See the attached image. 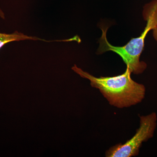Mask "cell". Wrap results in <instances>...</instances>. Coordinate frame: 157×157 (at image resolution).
Instances as JSON below:
<instances>
[{
  "label": "cell",
  "mask_w": 157,
  "mask_h": 157,
  "mask_svg": "<svg viewBox=\"0 0 157 157\" xmlns=\"http://www.w3.org/2000/svg\"><path fill=\"white\" fill-rule=\"evenodd\" d=\"M41 40L44 42H55L56 40L53 41H47L45 39H40L36 37L29 36L22 33H18L17 31L14 32L12 34H6L0 33V48L3 47L5 44L9 42L13 41H19L21 40Z\"/></svg>",
  "instance_id": "4"
},
{
  "label": "cell",
  "mask_w": 157,
  "mask_h": 157,
  "mask_svg": "<svg viewBox=\"0 0 157 157\" xmlns=\"http://www.w3.org/2000/svg\"><path fill=\"white\" fill-rule=\"evenodd\" d=\"M153 33V36L155 40L157 41V23L155 26L152 29Z\"/></svg>",
  "instance_id": "5"
},
{
  "label": "cell",
  "mask_w": 157,
  "mask_h": 157,
  "mask_svg": "<svg viewBox=\"0 0 157 157\" xmlns=\"http://www.w3.org/2000/svg\"><path fill=\"white\" fill-rule=\"evenodd\" d=\"M144 19L147 21L144 30L139 37L132 38L123 46H113L108 42L107 37L108 27L102 26V36L99 39V48L97 54H101L108 51L117 54L122 59L132 73L136 75L141 74L147 67L146 63L140 60V57L144 50L147 35L152 30L157 23V0H154L144 7Z\"/></svg>",
  "instance_id": "2"
},
{
  "label": "cell",
  "mask_w": 157,
  "mask_h": 157,
  "mask_svg": "<svg viewBox=\"0 0 157 157\" xmlns=\"http://www.w3.org/2000/svg\"><path fill=\"white\" fill-rule=\"evenodd\" d=\"M140 125L132 138L124 144L112 146L105 153L107 157H132L139 155L142 144L154 135L157 125V115L152 112L145 116H140Z\"/></svg>",
  "instance_id": "3"
},
{
  "label": "cell",
  "mask_w": 157,
  "mask_h": 157,
  "mask_svg": "<svg viewBox=\"0 0 157 157\" xmlns=\"http://www.w3.org/2000/svg\"><path fill=\"white\" fill-rule=\"evenodd\" d=\"M72 70L82 78L90 80L92 87L99 90L111 106L127 108L141 103L145 98L146 88L134 81L132 72L127 67L123 74L111 77H97L75 65Z\"/></svg>",
  "instance_id": "1"
}]
</instances>
